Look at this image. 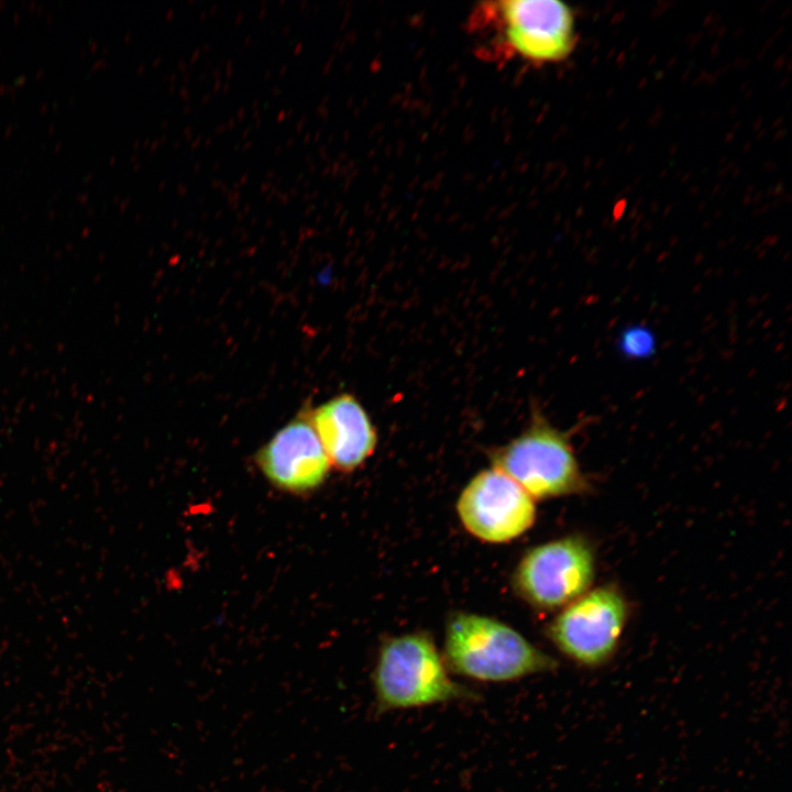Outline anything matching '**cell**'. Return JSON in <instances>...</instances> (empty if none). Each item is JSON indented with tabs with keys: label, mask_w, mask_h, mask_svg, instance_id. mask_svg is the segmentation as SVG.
<instances>
[{
	"label": "cell",
	"mask_w": 792,
	"mask_h": 792,
	"mask_svg": "<svg viewBox=\"0 0 792 792\" xmlns=\"http://www.w3.org/2000/svg\"><path fill=\"white\" fill-rule=\"evenodd\" d=\"M466 31L480 59L504 67L565 61L578 43L575 13L557 0H491L477 3Z\"/></svg>",
	"instance_id": "6da1fadb"
},
{
	"label": "cell",
	"mask_w": 792,
	"mask_h": 792,
	"mask_svg": "<svg viewBox=\"0 0 792 792\" xmlns=\"http://www.w3.org/2000/svg\"><path fill=\"white\" fill-rule=\"evenodd\" d=\"M376 714L475 702L480 694L454 681L432 639L405 634L384 641L372 674Z\"/></svg>",
	"instance_id": "7a4b0ae2"
},
{
	"label": "cell",
	"mask_w": 792,
	"mask_h": 792,
	"mask_svg": "<svg viewBox=\"0 0 792 792\" xmlns=\"http://www.w3.org/2000/svg\"><path fill=\"white\" fill-rule=\"evenodd\" d=\"M443 659L453 673L505 683L552 672L558 662L510 626L471 613L453 616L446 629Z\"/></svg>",
	"instance_id": "3957f363"
},
{
	"label": "cell",
	"mask_w": 792,
	"mask_h": 792,
	"mask_svg": "<svg viewBox=\"0 0 792 792\" xmlns=\"http://www.w3.org/2000/svg\"><path fill=\"white\" fill-rule=\"evenodd\" d=\"M493 468L520 485L534 499L581 494L588 482L573 452L569 433L534 415L530 426L492 455Z\"/></svg>",
	"instance_id": "277c9868"
},
{
	"label": "cell",
	"mask_w": 792,
	"mask_h": 792,
	"mask_svg": "<svg viewBox=\"0 0 792 792\" xmlns=\"http://www.w3.org/2000/svg\"><path fill=\"white\" fill-rule=\"evenodd\" d=\"M628 616L629 606L620 591L603 585L563 607L550 624L548 636L568 659L596 669L616 654Z\"/></svg>",
	"instance_id": "5b68a950"
},
{
	"label": "cell",
	"mask_w": 792,
	"mask_h": 792,
	"mask_svg": "<svg viewBox=\"0 0 792 792\" xmlns=\"http://www.w3.org/2000/svg\"><path fill=\"white\" fill-rule=\"evenodd\" d=\"M595 576V553L587 539L568 536L531 548L520 560L515 584L532 606L552 610L586 593Z\"/></svg>",
	"instance_id": "8992f818"
},
{
	"label": "cell",
	"mask_w": 792,
	"mask_h": 792,
	"mask_svg": "<svg viewBox=\"0 0 792 792\" xmlns=\"http://www.w3.org/2000/svg\"><path fill=\"white\" fill-rule=\"evenodd\" d=\"M458 514L470 534L501 543L516 539L534 525L536 506L520 485L492 468L477 473L464 487Z\"/></svg>",
	"instance_id": "52a82bcc"
},
{
	"label": "cell",
	"mask_w": 792,
	"mask_h": 792,
	"mask_svg": "<svg viewBox=\"0 0 792 792\" xmlns=\"http://www.w3.org/2000/svg\"><path fill=\"white\" fill-rule=\"evenodd\" d=\"M266 480L280 491L306 494L327 479L331 464L306 413L282 427L255 454Z\"/></svg>",
	"instance_id": "ba28073f"
},
{
	"label": "cell",
	"mask_w": 792,
	"mask_h": 792,
	"mask_svg": "<svg viewBox=\"0 0 792 792\" xmlns=\"http://www.w3.org/2000/svg\"><path fill=\"white\" fill-rule=\"evenodd\" d=\"M306 415L330 461L342 472L363 464L377 443L375 428L359 400L350 394L330 398Z\"/></svg>",
	"instance_id": "9c48e42d"
}]
</instances>
